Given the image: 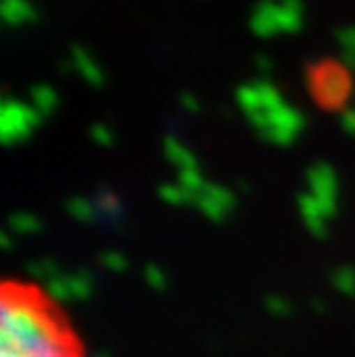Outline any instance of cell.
Listing matches in <instances>:
<instances>
[{
	"label": "cell",
	"instance_id": "52a82bcc",
	"mask_svg": "<svg viewBox=\"0 0 355 357\" xmlns=\"http://www.w3.org/2000/svg\"><path fill=\"white\" fill-rule=\"evenodd\" d=\"M30 97H33V106L40 113H51L56 109V104H58L56 90L51 86H47V83H40V86L30 88Z\"/></svg>",
	"mask_w": 355,
	"mask_h": 357
},
{
	"label": "cell",
	"instance_id": "4fadbf2b",
	"mask_svg": "<svg viewBox=\"0 0 355 357\" xmlns=\"http://www.w3.org/2000/svg\"><path fill=\"white\" fill-rule=\"evenodd\" d=\"M279 3H284L286 7H291V10H298V12L305 10V5H302V0H279Z\"/></svg>",
	"mask_w": 355,
	"mask_h": 357
},
{
	"label": "cell",
	"instance_id": "9c48e42d",
	"mask_svg": "<svg viewBox=\"0 0 355 357\" xmlns=\"http://www.w3.org/2000/svg\"><path fill=\"white\" fill-rule=\"evenodd\" d=\"M254 65L259 67L261 74H270V72H273V60H270L268 56H263V53H259V56L254 58Z\"/></svg>",
	"mask_w": 355,
	"mask_h": 357
},
{
	"label": "cell",
	"instance_id": "7c38bea8",
	"mask_svg": "<svg viewBox=\"0 0 355 357\" xmlns=\"http://www.w3.org/2000/svg\"><path fill=\"white\" fill-rule=\"evenodd\" d=\"M93 136H95V139L100 141V143H109V141H111V134H109L102 125L93 127Z\"/></svg>",
	"mask_w": 355,
	"mask_h": 357
},
{
	"label": "cell",
	"instance_id": "6da1fadb",
	"mask_svg": "<svg viewBox=\"0 0 355 357\" xmlns=\"http://www.w3.org/2000/svg\"><path fill=\"white\" fill-rule=\"evenodd\" d=\"M0 357H86L65 309L42 286L5 281L0 291Z\"/></svg>",
	"mask_w": 355,
	"mask_h": 357
},
{
	"label": "cell",
	"instance_id": "8992f818",
	"mask_svg": "<svg viewBox=\"0 0 355 357\" xmlns=\"http://www.w3.org/2000/svg\"><path fill=\"white\" fill-rule=\"evenodd\" d=\"M337 42H339V58H342V65L346 70L355 72V26H344V28H337Z\"/></svg>",
	"mask_w": 355,
	"mask_h": 357
},
{
	"label": "cell",
	"instance_id": "277c9868",
	"mask_svg": "<svg viewBox=\"0 0 355 357\" xmlns=\"http://www.w3.org/2000/svg\"><path fill=\"white\" fill-rule=\"evenodd\" d=\"M0 19H3L5 26L17 28V26H26V24H35L40 19L35 5L30 0H3L0 5Z\"/></svg>",
	"mask_w": 355,
	"mask_h": 357
},
{
	"label": "cell",
	"instance_id": "30bf717a",
	"mask_svg": "<svg viewBox=\"0 0 355 357\" xmlns=\"http://www.w3.org/2000/svg\"><path fill=\"white\" fill-rule=\"evenodd\" d=\"M180 104H183L185 106V111H190V113H196V111H199V102H196L194 100V97L192 95H180Z\"/></svg>",
	"mask_w": 355,
	"mask_h": 357
},
{
	"label": "cell",
	"instance_id": "7a4b0ae2",
	"mask_svg": "<svg viewBox=\"0 0 355 357\" xmlns=\"http://www.w3.org/2000/svg\"><path fill=\"white\" fill-rule=\"evenodd\" d=\"M37 123H40V111L35 106L19 100H10V97H5L3 104H0V127H3L5 143L24 139Z\"/></svg>",
	"mask_w": 355,
	"mask_h": 357
},
{
	"label": "cell",
	"instance_id": "5b68a950",
	"mask_svg": "<svg viewBox=\"0 0 355 357\" xmlns=\"http://www.w3.org/2000/svg\"><path fill=\"white\" fill-rule=\"evenodd\" d=\"M70 60L74 63V70H79V74L86 79L90 86L100 88L104 83V74H102V67L95 63V58L83 49V47H72L70 53Z\"/></svg>",
	"mask_w": 355,
	"mask_h": 357
},
{
	"label": "cell",
	"instance_id": "3957f363",
	"mask_svg": "<svg viewBox=\"0 0 355 357\" xmlns=\"http://www.w3.org/2000/svg\"><path fill=\"white\" fill-rule=\"evenodd\" d=\"M254 7L266 12L268 17L273 19V24L277 26L279 33H298L302 28V12L291 10V7H286L284 3H279V0H259Z\"/></svg>",
	"mask_w": 355,
	"mask_h": 357
},
{
	"label": "cell",
	"instance_id": "8fae6325",
	"mask_svg": "<svg viewBox=\"0 0 355 357\" xmlns=\"http://www.w3.org/2000/svg\"><path fill=\"white\" fill-rule=\"evenodd\" d=\"M342 125H344L346 132L355 134V111H344V116H342Z\"/></svg>",
	"mask_w": 355,
	"mask_h": 357
},
{
	"label": "cell",
	"instance_id": "ba28073f",
	"mask_svg": "<svg viewBox=\"0 0 355 357\" xmlns=\"http://www.w3.org/2000/svg\"><path fill=\"white\" fill-rule=\"evenodd\" d=\"M236 97H238V104L243 106V111L247 113V116H252V113H256V111H263L259 90H256L254 83H249V86H240Z\"/></svg>",
	"mask_w": 355,
	"mask_h": 357
}]
</instances>
